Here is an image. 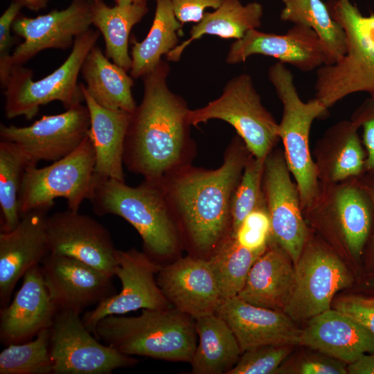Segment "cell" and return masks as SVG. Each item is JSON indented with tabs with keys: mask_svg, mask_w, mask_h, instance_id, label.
Instances as JSON below:
<instances>
[{
	"mask_svg": "<svg viewBox=\"0 0 374 374\" xmlns=\"http://www.w3.org/2000/svg\"><path fill=\"white\" fill-rule=\"evenodd\" d=\"M169 64L161 60L141 78L143 96L131 114L123 152L130 172L161 181L192 164L197 153L190 134L186 102L167 84Z\"/></svg>",
	"mask_w": 374,
	"mask_h": 374,
	"instance_id": "obj_1",
	"label": "cell"
},
{
	"mask_svg": "<svg viewBox=\"0 0 374 374\" xmlns=\"http://www.w3.org/2000/svg\"><path fill=\"white\" fill-rule=\"evenodd\" d=\"M250 154L236 135L225 149L223 162L217 168L190 164L161 181L178 229L181 227L197 251L211 253L231 233V199Z\"/></svg>",
	"mask_w": 374,
	"mask_h": 374,
	"instance_id": "obj_2",
	"label": "cell"
},
{
	"mask_svg": "<svg viewBox=\"0 0 374 374\" xmlns=\"http://www.w3.org/2000/svg\"><path fill=\"white\" fill-rule=\"evenodd\" d=\"M99 215H118L140 235L149 256H172L180 245V235L161 181L144 179L136 186L111 178L94 177L88 199Z\"/></svg>",
	"mask_w": 374,
	"mask_h": 374,
	"instance_id": "obj_3",
	"label": "cell"
},
{
	"mask_svg": "<svg viewBox=\"0 0 374 374\" xmlns=\"http://www.w3.org/2000/svg\"><path fill=\"white\" fill-rule=\"evenodd\" d=\"M192 319L176 308L143 309L136 317H104L93 335L126 355L190 362L197 346Z\"/></svg>",
	"mask_w": 374,
	"mask_h": 374,
	"instance_id": "obj_4",
	"label": "cell"
},
{
	"mask_svg": "<svg viewBox=\"0 0 374 374\" xmlns=\"http://www.w3.org/2000/svg\"><path fill=\"white\" fill-rule=\"evenodd\" d=\"M269 82L282 103L278 136L285 161L297 185L303 212L318 193L320 183L310 147L312 123L326 116L328 109L315 97L304 102L300 97L292 72L278 62L267 72Z\"/></svg>",
	"mask_w": 374,
	"mask_h": 374,
	"instance_id": "obj_5",
	"label": "cell"
},
{
	"mask_svg": "<svg viewBox=\"0 0 374 374\" xmlns=\"http://www.w3.org/2000/svg\"><path fill=\"white\" fill-rule=\"evenodd\" d=\"M99 30L89 28L75 37L71 52L62 65L46 77L33 80L30 69L12 68L4 89L5 114L8 119L24 116L32 119L39 107L60 101L66 109L84 101L77 80L84 59L96 46Z\"/></svg>",
	"mask_w": 374,
	"mask_h": 374,
	"instance_id": "obj_6",
	"label": "cell"
},
{
	"mask_svg": "<svg viewBox=\"0 0 374 374\" xmlns=\"http://www.w3.org/2000/svg\"><path fill=\"white\" fill-rule=\"evenodd\" d=\"M303 214L306 222L338 240L354 262L362 260L372 234L374 211L358 178L337 184L320 183L317 195Z\"/></svg>",
	"mask_w": 374,
	"mask_h": 374,
	"instance_id": "obj_7",
	"label": "cell"
},
{
	"mask_svg": "<svg viewBox=\"0 0 374 374\" xmlns=\"http://www.w3.org/2000/svg\"><path fill=\"white\" fill-rule=\"evenodd\" d=\"M213 119L231 125L250 153L258 159H265L280 141L278 123L262 105L247 73L232 78L218 98L188 113L191 126L197 127Z\"/></svg>",
	"mask_w": 374,
	"mask_h": 374,
	"instance_id": "obj_8",
	"label": "cell"
},
{
	"mask_svg": "<svg viewBox=\"0 0 374 374\" xmlns=\"http://www.w3.org/2000/svg\"><path fill=\"white\" fill-rule=\"evenodd\" d=\"M95 152L88 136L72 152L49 166L28 167L19 193V213L50 210L56 198L66 199L68 208L78 211L88 199L94 181Z\"/></svg>",
	"mask_w": 374,
	"mask_h": 374,
	"instance_id": "obj_9",
	"label": "cell"
},
{
	"mask_svg": "<svg viewBox=\"0 0 374 374\" xmlns=\"http://www.w3.org/2000/svg\"><path fill=\"white\" fill-rule=\"evenodd\" d=\"M295 266V282L283 312L294 321L309 320L330 309L337 292L354 278L337 252L310 234Z\"/></svg>",
	"mask_w": 374,
	"mask_h": 374,
	"instance_id": "obj_10",
	"label": "cell"
},
{
	"mask_svg": "<svg viewBox=\"0 0 374 374\" xmlns=\"http://www.w3.org/2000/svg\"><path fill=\"white\" fill-rule=\"evenodd\" d=\"M80 314L63 309L55 317L50 328L53 374H109L136 363L130 356L100 343Z\"/></svg>",
	"mask_w": 374,
	"mask_h": 374,
	"instance_id": "obj_11",
	"label": "cell"
},
{
	"mask_svg": "<svg viewBox=\"0 0 374 374\" xmlns=\"http://www.w3.org/2000/svg\"><path fill=\"white\" fill-rule=\"evenodd\" d=\"M262 189L271 221L269 239L283 247L295 263L310 231L283 148H274L265 158Z\"/></svg>",
	"mask_w": 374,
	"mask_h": 374,
	"instance_id": "obj_12",
	"label": "cell"
},
{
	"mask_svg": "<svg viewBox=\"0 0 374 374\" xmlns=\"http://www.w3.org/2000/svg\"><path fill=\"white\" fill-rule=\"evenodd\" d=\"M116 256L115 276L121 283V291L99 302L82 318L93 335L99 321L109 315L167 308L168 300L157 281L161 266L146 253L135 249H117Z\"/></svg>",
	"mask_w": 374,
	"mask_h": 374,
	"instance_id": "obj_13",
	"label": "cell"
},
{
	"mask_svg": "<svg viewBox=\"0 0 374 374\" xmlns=\"http://www.w3.org/2000/svg\"><path fill=\"white\" fill-rule=\"evenodd\" d=\"M87 106L78 104L63 113L43 116L29 126L1 124V141L18 145L35 166L39 161H55L75 150L88 136Z\"/></svg>",
	"mask_w": 374,
	"mask_h": 374,
	"instance_id": "obj_14",
	"label": "cell"
},
{
	"mask_svg": "<svg viewBox=\"0 0 374 374\" xmlns=\"http://www.w3.org/2000/svg\"><path fill=\"white\" fill-rule=\"evenodd\" d=\"M50 253L78 259L115 276L116 249L108 230L94 218L67 209L46 218Z\"/></svg>",
	"mask_w": 374,
	"mask_h": 374,
	"instance_id": "obj_15",
	"label": "cell"
},
{
	"mask_svg": "<svg viewBox=\"0 0 374 374\" xmlns=\"http://www.w3.org/2000/svg\"><path fill=\"white\" fill-rule=\"evenodd\" d=\"M91 0H72L64 10H54L35 18L18 17L12 30L24 39L12 53L10 67L21 66L40 51L66 49L76 37L90 28Z\"/></svg>",
	"mask_w": 374,
	"mask_h": 374,
	"instance_id": "obj_16",
	"label": "cell"
},
{
	"mask_svg": "<svg viewBox=\"0 0 374 374\" xmlns=\"http://www.w3.org/2000/svg\"><path fill=\"white\" fill-rule=\"evenodd\" d=\"M253 55L271 57L303 72L317 70L326 62V53L319 37L311 28L294 24L285 34L248 30L230 46L226 62H244Z\"/></svg>",
	"mask_w": 374,
	"mask_h": 374,
	"instance_id": "obj_17",
	"label": "cell"
},
{
	"mask_svg": "<svg viewBox=\"0 0 374 374\" xmlns=\"http://www.w3.org/2000/svg\"><path fill=\"white\" fill-rule=\"evenodd\" d=\"M49 294L58 310L79 313L114 294L112 278L74 258L49 253L41 266Z\"/></svg>",
	"mask_w": 374,
	"mask_h": 374,
	"instance_id": "obj_18",
	"label": "cell"
},
{
	"mask_svg": "<svg viewBox=\"0 0 374 374\" xmlns=\"http://www.w3.org/2000/svg\"><path fill=\"white\" fill-rule=\"evenodd\" d=\"M39 208L21 215L15 229L0 233V304L8 305L18 280L39 265L50 253L46 232L47 212Z\"/></svg>",
	"mask_w": 374,
	"mask_h": 374,
	"instance_id": "obj_19",
	"label": "cell"
},
{
	"mask_svg": "<svg viewBox=\"0 0 374 374\" xmlns=\"http://www.w3.org/2000/svg\"><path fill=\"white\" fill-rule=\"evenodd\" d=\"M157 281L166 299L194 319L215 313L222 301L208 260L180 258L161 267Z\"/></svg>",
	"mask_w": 374,
	"mask_h": 374,
	"instance_id": "obj_20",
	"label": "cell"
},
{
	"mask_svg": "<svg viewBox=\"0 0 374 374\" xmlns=\"http://www.w3.org/2000/svg\"><path fill=\"white\" fill-rule=\"evenodd\" d=\"M215 313L230 326L242 353L268 345H300L301 330L283 310L256 306L236 296L222 300Z\"/></svg>",
	"mask_w": 374,
	"mask_h": 374,
	"instance_id": "obj_21",
	"label": "cell"
},
{
	"mask_svg": "<svg viewBox=\"0 0 374 374\" xmlns=\"http://www.w3.org/2000/svg\"><path fill=\"white\" fill-rule=\"evenodd\" d=\"M58 308L46 286L41 266L29 269L9 305L1 308L0 339L5 345L31 340L51 328Z\"/></svg>",
	"mask_w": 374,
	"mask_h": 374,
	"instance_id": "obj_22",
	"label": "cell"
},
{
	"mask_svg": "<svg viewBox=\"0 0 374 374\" xmlns=\"http://www.w3.org/2000/svg\"><path fill=\"white\" fill-rule=\"evenodd\" d=\"M300 345L350 364L374 353V337L345 313L331 308L308 320Z\"/></svg>",
	"mask_w": 374,
	"mask_h": 374,
	"instance_id": "obj_23",
	"label": "cell"
},
{
	"mask_svg": "<svg viewBox=\"0 0 374 374\" xmlns=\"http://www.w3.org/2000/svg\"><path fill=\"white\" fill-rule=\"evenodd\" d=\"M359 128L349 120L330 126L312 151L317 178L321 184H337L366 173V154Z\"/></svg>",
	"mask_w": 374,
	"mask_h": 374,
	"instance_id": "obj_24",
	"label": "cell"
},
{
	"mask_svg": "<svg viewBox=\"0 0 374 374\" xmlns=\"http://www.w3.org/2000/svg\"><path fill=\"white\" fill-rule=\"evenodd\" d=\"M294 282L293 260L283 247L269 239L265 251L252 265L238 296L252 305L283 311Z\"/></svg>",
	"mask_w": 374,
	"mask_h": 374,
	"instance_id": "obj_25",
	"label": "cell"
},
{
	"mask_svg": "<svg viewBox=\"0 0 374 374\" xmlns=\"http://www.w3.org/2000/svg\"><path fill=\"white\" fill-rule=\"evenodd\" d=\"M90 116L89 136L95 152L94 177L125 181L123 152L131 113L98 105L80 83Z\"/></svg>",
	"mask_w": 374,
	"mask_h": 374,
	"instance_id": "obj_26",
	"label": "cell"
},
{
	"mask_svg": "<svg viewBox=\"0 0 374 374\" xmlns=\"http://www.w3.org/2000/svg\"><path fill=\"white\" fill-rule=\"evenodd\" d=\"M262 16L263 7L259 2L244 5L240 0H225L213 12H205L201 21L191 28L190 37L167 53L166 59L179 61L184 51L205 35L240 39L248 30L261 26Z\"/></svg>",
	"mask_w": 374,
	"mask_h": 374,
	"instance_id": "obj_27",
	"label": "cell"
},
{
	"mask_svg": "<svg viewBox=\"0 0 374 374\" xmlns=\"http://www.w3.org/2000/svg\"><path fill=\"white\" fill-rule=\"evenodd\" d=\"M80 73L86 82V89L100 105L107 109L132 113L136 107L132 93L133 78L95 46L82 64Z\"/></svg>",
	"mask_w": 374,
	"mask_h": 374,
	"instance_id": "obj_28",
	"label": "cell"
},
{
	"mask_svg": "<svg viewBox=\"0 0 374 374\" xmlns=\"http://www.w3.org/2000/svg\"><path fill=\"white\" fill-rule=\"evenodd\" d=\"M195 327L199 344L190 362L193 372L226 373L242 353L230 326L217 314L213 313L195 319Z\"/></svg>",
	"mask_w": 374,
	"mask_h": 374,
	"instance_id": "obj_29",
	"label": "cell"
},
{
	"mask_svg": "<svg viewBox=\"0 0 374 374\" xmlns=\"http://www.w3.org/2000/svg\"><path fill=\"white\" fill-rule=\"evenodd\" d=\"M148 12L147 3L110 7L103 0H91V23L103 36L105 55L127 71L132 66L130 33Z\"/></svg>",
	"mask_w": 374,
	"mask_h": 374,
	"instance_id": "obj_30",
	"label": "cell"
},
{
	"mask_svg": "<svg viewBox=\"0 0 374 374\" xmlns=\"http://www.w3.org/2000/svg\"><path fill=\"white\" fill-rule=\"evenodd\" d=\"M183 24L176 18L169 0H156V9L150 29L141 42L132 41V66L133 78H142L152 71L179 44L177 32Z\"/></svg>",
	"mask_w": 374,
	"mask_h": 374,
	"instance_id": "obj_31",
	"label": "cell"
},
{
	"mask_svg": "<svg viewBox=\"0 0 374 374\" xmlns=\"http://www.w3.org/2000/svg\"><path fill=\"white\" fill-rule=\"evenodd\" d=\"M283 8L280 19L313 30L323 44L326 65L339 60L346 51V35L321 0H281Z\"/></svg>",
	"mask_w": 374,
	"mask_h": 374,
	"instance_id": "obj_32",
	"label": "cell"
},
{
	"mask_svg": "<svg viewBox=\"0 0 374 374\" xmlns=\"http://www.w3.org/2000/svg\"><path fill=\"white\" fill-rule=\"evenodd\" d=\"M266 248L247 249L231 233L220 242L208 260L215 276L222 300L238 295L252 265Z\"/></svg>",
	"mask_w": 374,
	"mask_h": 374,
	"instance_id": "obj_33",
	"label": "cell"
},
{
	"mask_svg": "<svg viewBox=\"0 0 374 374\" xmlns=\"http://www.w3.org/2000/svg\"><path fill=\"white\" fill-rule=\"evenodd\" d=\"M33 164L15 143L0 142L1 231L8 232L18 225L21 215L18 197L24 175Z\"/></svg>",
	"mask_w": 374,
	"mask_h": 374,
	"instance_id": "obj_34",
	"label": "cell"
},
{
	"mask_svg": "<svg viewBox=\"0 0 374 374\" xmlns=\"http://www.w3.org/2000/svg\"><path fill=\"white\" fill-rule=\"evenodd\" d=\"M50 341L49 328L35 339L8 345L0 353V374L53 373Z\"/></svg>",
	"mask_w": 374,
	"mask_h": 374,
	"instance_id": "obj_35",
	"label": "cell"
},
{
	"mask_svg": "<svg viewBox=\"0 0 374 374\" xmlns=\"http://www.w3.org/2000/svg\"><path fill=\"white\" fill-rule=\"evenodd\" d=\"M265 160L250 154L245 163L231 199V234L233 235L249 213L265 206L262 189Z\"/></svg>",
	"mask_w": 374,
	"mask_h": 374,
	"instance_id": "obj_36",
	"label": "cell"
},
{
	"mask_svg": "<svg viewBox=\"0 0 374 374\" xmlns=\"http://www.w3.org/2000/svg\"><path fill=\"white\" fill-rule=\"evenodd\" d=\"M353 73L359 92L374 98V14L364 27L352 55Z\"/></svg>",
	"mask_w": 374,
	"mask_h": 374,
	"instance_id": "obj_37",
	"label": "cell"
},
{
	"mask_svg": "<svg viewBox=\"0 0 374 374\" xmlns=\"http://www.w3.org/2000/svg\"><path fill=\"white\" fill-rule=\"evenodd\" d=\"M292 346L268 345L243 352L227 374H270L276 373Z\"/></svg>",
	"mask_w": 374,
	"mask_h": 374,
	"instance_id": "obj_38",
	"label": "cell"
},
{
	"mask_svg": "<svg viewBox=\"0 0 374 374\" xmlns=\"http://www.w3.org/2000/svg\"><path fill=\"white\" fill-rule=\"evenodd\" d=\"M270 235L271 221L266 205L249 213L233 235L242 246L251 250L265 249Z\"/></svg>",
	"mask_w": 374,
	"mask_h": 374,
	"instance_id": "obj_39",
	"label": "cell"
},
{
	"mask_svg": "<svg viewBox=\"0 0 374 374\" xmlns=\"http://www.w3.org/2000/svg\"><path fill=\"white\" fill-rule=\"evenodd\" d=\"M24 6L21 0H14L0 17V83L3 89L11 73L10 51L15 42V38L11 35L12 26Z\"/></svg>",
	"mask_w": 374,
	"mask_h": 374,
	"instance_id": "obj_40",
	"label": "cell"
},
{
	"mask_svg": "<svg viewBox=\"0 0 374 374\" xmlns=\"http://www.w3.org/2000/svg\"><path fill=\"white\" fill-rule=\"evenodd\" d=\"M350 119L362 130V141L366 154V173L374 174V98H366Z\"/></svg>",
	"mask_w": 374,
	"mask_h": 374,
	"instance_id": "obj_41",
	"label": "cell"
},
{
	"mask_svg": "<svg viewBox=\"0 0 374 374\" xmlns=\"http://www.w3.org/2000/svg\"><path fill=\"white\" fill-rule=\"evenodd\" d=\"M334 307L357 321L374 337V299L372 297H344L339 299Z\"/></svg>",
	"mask_w": 374,
	"mask_h": 374,
	"instance_id": "obj_42",
	"label": "cell"
},
{
	"mask_svg": "<svg viewBox=\"0 0 374 374\" xmlns=\"http://www.w3.org/2000/svg\"><path fill=\"white\" fill-rule=\"evenodd\" d=\"M176 18L182 24L198 23L202 19L205 10H214L225 0H169Z\"/></svg>",
	"mask_w": 374,
	"mask_h": 374,
	"instance_id": "obj_43",
	"label": "cell"
},
{
	"mask_svg": "<svg viewBox=\"0 0 374 374\" xmlns=\"http://www.w3.org/2000/svg\"><path fill=\"white\" fill-rule=\"evenodd\" d=\"M345 363L328 356L311 357L302 360L296 368V373L301 374H346Z\"/></svg>",
	"mask_w": 374,
	"mask_h": 374,
	"instance_id": "obj_44",
	"label": "cell"
},
{
	"mask_svg": "<svg viewBox=\"0 0 374 374\" xmlns=\"http://www.w3.org/2000/svg\"><path fill=\"white\" fill-rule=\"evenodd\" d=\"M358 179L370 196L374 211V174L365 173L358 177ZM364 256L368 265L369 270L372 271L370 274L374 273V224L371 236L366 248Z\"/></svg>",
	"mask_w": 374,
	"mask_h": 374,
	"instance_id": "obj_45",
	"label": "cell"
},
{
	"mask_svg": "<svg viewBox=\"0 0 374 374\" xmlns=\"http://www.w3.org/2000/svg\"><path fill=\"white\" fill-rule=\"evenodd\" d=\"M347 371L350 374H374V353L365 354L348 364Z\"/></svg>",
	"mask_w": 374,
	"mask_h": 374,
	"instance_id": "obj_46",
	"label": "cell"
},
{
	"mask_svg": "<svg viewBox=\"0 0 374 374\" xmlns=\"http://www.w3.org/2000/svg\"><path fill=\"white\" fill-rule=\"evenodd\" d=\"M30 10L37 11L44 8L50 0H21Z\"/></svg>",
	"mask_w": 374,
	"mask_h": 374,
	"instance_id": "obj_47",
	"label": "cell"
},
{
	"mask_svg": "<svg viewBox=\"0 0 374 374\" xmlns=\"http://www.w3.org/2000/svg\"><path fill=\"white\" fill-rule=\"evenodd\" d=\"M363 288L374 290V273L370 274L362 283Z\"/></svg>",
	"mask_w": 374,
	"mask_h": 374,
	"instance_id": "obj_48",
	"label": "cell"
},
{
	"mask_svg": "<svg viewBox=\"0 0 374 374\" xmlns=\"http://www.w3.org/2000/svg\"><path fill=\"white\" fill-rule=\"evenodd\" d=\"M116 5L126 6L133 3H147L148 0H114Z\"/></svg>",
	"mask_w": 374,
	"mask_h": 374,
	"instance_id": "obj_49",
	"label": "cell"
},
{
	"mask_svg": "<svg viewBox=\"0 0 374 374\" xmlns=\"http://www.w3.org/2000/svg\"><path fill=\"white\" fill-rule=\"evenodd\" d=\"M372 298H373V299H374V296H373V297H372Z\"/></svg>",
	"mask_w": 374,
	"mask_h": 374,
	"instance_id": "obj_50",
	"label": "cell"
}]
</instances>
